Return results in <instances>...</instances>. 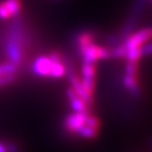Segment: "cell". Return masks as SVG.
Listing matches in <instances>:
<instances>
[{
  "mask_svg": "<svg viewBox=\"0 0 152 152\" xmlns=\"http://www.w3.org/2000/svg\"><path fill=\"white\" fill-rule=\"evenodd\" d=\"M79 77L86 93L88 94L90 99L93 100L95 85H96V64L83 62Z\"/></svg>",
  "mask_w": 152,
  "mask_h": 152,
  "instance_id": "5",
  "label": "cell"
},
{
  "mask_svg": "<svg viewBox=\"0 0 152 152\" xmlns=\"http://www.w3.org/2000/svg\"><path fill=\"white\" fill-rule=\"evenodd\" d=\"M142 56H150L152 55V39L149 40L148 42H146L145 45H142L140 48Z\"/></svg>",
  "mask_w": 152,
  "mask_h": 152,
  "instance_id": "13",
  "label": "cell"
},
{
  "mask_svg": "<svg viewBox=\"0 0 152 152\" xmlns=\"http://www.w3.org/2000/svg\"><path fill=\"white\" fill-rule=\"evenodd\" d=\"M66 96L68 102L70 104V108L73 112H88L90 110V104H87L77 93L71 88L66 91Z\"/></svg>",
  "mask_w": 152,
  "mask_h": 152,
  "instance_id": "10",
  "label": "cell"
},
{
  "mask_svg": "<svg viewBox=\"0 0 152 152\" xmlns=\"http://www.w3.org/2000/svg\"><path fill=\"white\" fill-rule=\"evenodd\" d=\"M151 145H152V140H151Z\"/></svg>",
  "mask_w": 152,
  "mask_h": 152,
  "instance_id": "14",
  "label": "cell"
},
{
  "mask_svg": "<svg viewBox=\"0 0 152 152\" xmlns=\"http://www.w3.org/2000/svg\"><path fill=\"white\" fill-rule=\"evenodd\" d=\"M151 39H152L151 28H142L137 30V31L132 32L131 34H129L121 43H123L125 50H129V49L140 48L142 45H145L146 42H148Z\"/></svg>",
  "mask_w": 152,
  "mask_h": 152,
  "instance_id": "7",
  "label": "cell"
},
{
  "mask_svg": "<svg viewBox=\"0 0 152 152\" xmlns=\"http://www.w3.org/2000/svg\"><path fill=\"white\" fill-rule=\"evenodd\" d=\"M22 9L21 0H2L0 1V19L16 17Z\"/></svg>",
  "mask_w": 152,
  "mask_h": 152,
  "instance_id": "9",
  "label": "cell"
},
{
  "mask_svg": "<svg viewBox=\"0 0 152 152\" xmlns=\"http://www.w3.org/2000/svg\"><path fill=\"white\" fill-rule=\"evenodd\" d=\"M31 71L38 77L61 78L66 75V64L59 52L52 51L47 56L36 57L31 66Z\"/></svg>",
  "mask_w": 152,
  "mask_h": 152,
  "instance_id": "1",
  "label": "cell"
},
{
  "mask_svg": "<svg viewBox=\"0 0 152 152\" xmlns=\"http://www.w3.org/2000/svg\"><path fill=\"white\" fill-rule=\"evenodd\" d=\"M88 112H72L68 114L62 121V129L69 135H75L85 124Z\"/></svg>",
  "mask_w": 152,
  "mask_h": 152,
  "instance_id": "8",
  "label": "cell"
},
{
  "mask_svg": "<svg viewBox=\"0 0 152 152\" xmlns=\"http://www.w3.org/2000/svg\"><path fill=\"white\" fill-rule=\"evenodd\" d=\"M151 30H152V28H151Z\"/></svg>",
  "mask_w": 152,
  "mask_h": 152,
  "instance_id": "15",
  "label": "cell"
},
{
  "mask_svg": "<svg viewBox=\"0 0 152 152\" xmlns=\"http://www.w3.org/2000/svg\"><path fill=\"white\" fill-rule=\"evenodd\" d=\"M5 52L7 55V60L15 64H20L23 58L22 51V37L20 26H15L10 33L9 39L7 41Z\"/></svg>",
  "mask_w": 152,
  "mask_h": 152,
  "instance_id": "4",
  "label": "cell"
},
{
  "mask_svg": "<svg viewBox=\"0 0 152 152\" xmlns=\"http://www.w3.org/2000/svg\"><path fill=\"white\" fill-rule=\"evenodd\" d=\"M83 62H92L96 64L98 60L110 59L111 58V50L110 48L97 45L95 41L89 42L85 45L76 48Z\"/></svg>",
  "mask_w": 152,
  "mask_h": 152,
  "instance_id": "2",
  "label": "cell"
},
{
  "mask_svg": "<svg viewBox=\"0 0 152 152\" xmlns=\"http://www.w3.org/2000/svg\"><path fill=\"white\" fill-rule=\"evenodd\" d=\"M123 86L134 98L142 97V87L138 80L137 62L127 61L123 74Z\"/></svg>",
  "mask_w": 152,
  "mask_h": 152,
  "instance_id": "3",
  "label": "cell"
},
{
  "mask_svg": "<svg viewBox=\"0 0 152 152\" xmlns=\"http://www.w3.org/2000/svg\"><path fill=\"white\" fill-rule=\"evenodd\" d=\"M100 129H102L100 119L90 111L87 115L85 124L78 130V132L76 133V136H79L83 140H94L99 135Z\"/></svg>",
  "mask_w": 152,
  "mask_h": 152,
  "instance_id": "6",
  "label": "cell"
},
{
  "mask_svg": "<svg viewBox=\"0 0 152 152\" xmlns=\"http://www.w3.org/2000/svg\"><path fill=\"white\" fill-rule=\"evenodd\" d=\"M0 152H21V148L16 142L0 140Z\"/></svg>",
  "mask_w": 152,
  "mask_h": 152,
  "instance_id": "11",
  "label": "cell"
},
{
  "mask_svg": "<svg viewBox=\"0 0 152 152\" xmlns=\"http://www.w3.org/2000/svg\"><path fill=\"white\" fill-rule=\"evenodd\" d=\"M17 76L16 74H9V75H2L0 76V89L13 83L16 80Z\"/></svg>",
  "mask_w": 152,
  "mask_h": 152,
  "instance_id": "12",
  "label": "cell"
}]
</instances>
